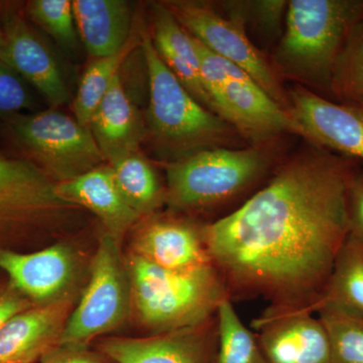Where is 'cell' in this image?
Masks as SVG:
<instances>
[{"instance_id": "obj_1", "label": "cell", "mask_w": 363, "mask_h": 363, "mask_svg": "<svg viewBox=\"0 0 363 363\" xmlns=\"http://www.w3.org/2000/svg\"><path fill=\"white\" fill-rule=\"evenodd\" d=\"M355 172L350 157L303 155L238 209L205 225L210 257L233 302L262 298L272 307L312 312L350 236Z\"/></svg>"}, {"instance_id": "obj_2", "label": "cell", "mask_w": 363, "mask_h": 363, "mask_svg": "<svg viewBox=\"0 0 363 363\" xmlns=\"http://www.w3.org/2000/svg\"><path fill=\"white\" fill-rule=\"evenodd\" d=\"M131 312L150 335L200 326L216 316L228 292L214 264L173 271L128 253Z\"/></svg>"}, {"instance_id": "obj_3", "label": "cell", "mask_w": 363, "mask_h": 363, "mask_svg": "<svg viewBox=\"0 0 363 363\" xmlns=\"http://www.w3.org/2000/svg\"><path fill=\"white\" fill-rule=\"evenodd\" d=\"M140 33L150 88L145 138L157 154L172 162L225 143L233 133L229 123L205 108L179 82L147 30L140 28Z\"/></svg>"}, {"instance_id": "obj_4", "label": "cell", "mask_w": 363, "mask_h": 363, "mask_svg": "<svg viewBox=\"0 0 363 363\" xmlns=\"http://www.w3.org/2000/svg\"><path fill=\"white\" fill-rule=\"evenodd\" d=\"M286 13V32L277 63L286 73L331 92L344 45L363 16V1L292 0Z\"/></svg>"}, {"instance_id": "obj_5", "label": "cell", "mask_w": 363, "mask_h": 363, "mask_svg": "<svg viewBox=\"0 0 363 363\" xmlns=\"http://www.w3.org/2000/svg\"><path fill=\"white\" fill-rule=\"evenodd\" d=\"M267 168L259 149L200 150L167 164L166 203L176 212L221 206L247 192Z\"/></svg>"}, {"instance_id": "obj_6", "label": "cell", "mask_w": 363, "mask_h": 363, "mask_svg": "<svg viewBox=\"0 0 363 363\" xmlns=\"http://www.w3.org/2000/svg\"><path fill=\"white\" fill-rule=\"evenodd\" d=\"M82 210L60 197L56 182L35 162L0 155V247L68 225Z\"/></svg>"}, {"instance_id": "obj_7", "label": "cell", "mask_w": 363, "mask_h": 363, "mask_svg": "<svg viewBox=\"0 0 363 363\" xmlns=\"http://www.w3.org/2000/svg\"><path fill=\"white\" fill-rule=\"evenodd\" d=\"M9 128L28 159L57 184L106 164L90 128L75 117L51 109L13 117Z\"/></svg>"}, {"instance_id": "obj_8", "label": "cell", "mask_w": 363, "mask_h": 363, "mask_svg": "<svg viewBox=\"0 0 363 363\" xmlns=\"http://www.w3.org/2000/svg\"><path fill=\"white\" fill-rule=\"evenodd\" d=\"M130 312V277L121 243L105 233L91 262L89 281L67 320L59 345L88 346L116 330Z\"/></svg>"}, {"instance_id": "obj_9", "label": "cell", "mask_w": 363, "mask_h": 363, "mask_svg": "<svg viewBox=\"0 0 363 363\" xmlns=\"http://www.w3.org/2000/svg\"><path fill=\"white\" fill-rule=\"evenodd\" d=\"M164 4L189 35L215 54L240 66L269 96L288 111L286 95L278 79L248 39L240 21L223 18L203 2L178 0Z\"/></svg>"}, {"instance_id": "obj_10", "label": "cell", "mask_w": 363, "mask_h": 363, "mask_svg": "<svg viewBox=\"0 0 363 363\" xmlns=\"http://www.w3.org/2000/svg\"><path fill=\"white\" fill-rule=\"evenodd\" d=\"M307 309L269 306L253 320L257 341L269 363H331L328 332Z\"/></svg>"}, {"instance_id": "obj_11", "label": "cell", "mask_w": 363, "mask_h": 363, "mask_svg": "<svg viewBox=\"0 0 363 363\" xmlns=\"http://www.w3.org/2000/svg\"><path fill=\"white\" fill-rule=\"evenodd\" d=\"M97 348L112 363H216V316L200 326L147 337L101 339Z\"/></svg>"}, {"instance_id": "obj_12", "label": "cell", "mask_w": 363, "mask_h": 363, "mask_svg": "<svg viewBox=\"0 0 363 363\" xmlns=\"http://www.w3.org/2000/svg\"><path fill=\"white\" fill-rule=\"evenodd\" d=\"M288 111L305 138L344 157L363 161V108L331 101L296 86L290 93Z\"/></svg>"}, {"instance_id": "obj_13", "label": "cell", "mask_w": 363, "mask_h": 363, "mask_svg": "<svg viewBox=\"0 0 363 363\" xmlns=\"http://www.w3.org/2000/svg\"><path fill=\"white\" fill-rule=\"evenodd\" d=\"M0 269L33 305H42L74 293L77 260L64 243L30 253L0 247Z\"/></svg>"}, {"instance_id": "obj_14", "label": "cell", "mask_w": 363, "mask_h": 363, "mask_svg": "<svg viewBox=\"0 0 363 363\" xmlns=\"http://www.w3.org/2000/svg\"><path fill=\"white\" fill-rule=\"evenodd\" d=\"M1 30L6 39L1 61L39 91L52 107L66 104L70 94L61 69L26 18L14 9H4Z\"/></svg>"}, {"instance_id": "obj_15", "label": "cell", "mask_w": 363, "mask_h": 363, "mask_svg": "<svg viewBox=\"0 0 363 363\" xmlns=\"http://www.w3.org/2000/svg\"><path fill=\"white\" fill-rule=\"evenodd\" d=\"M205 225L177 216H149L138 226L131 253L164 269L187 271L213 264Z\"/></svg>"}, {"instance_id": "obj_16", "label": "cell", "mask_w": 363, "mask_h": 363, "mask_svg": "<svg viewBox=\"0 0 363 363\" xmlns=\"http://www.w3.org/2000/svg\"><path fill=\"white\" fill-rule=\"evenodd\" d=\"M75 294L35 305L16 314L0 329V363H37L59 345Z\"/></svg>"}, {"instance_id": "obj_17", "label": "cell", "mask_w": 363, "mask_h": 363, "mask_svg": "<svg viewBox=\"0 0 363 363\" xmlns=\"http://www.w3.org/2000/svg\"><path fill=\"white\" fill-rule=\"evenodd\" d=\"M215 112L252 140H267L283 133L303 135L289 111L255 82L228 81L215 99Z\"/></svg>"}, {"instance_id": "obj_18", "label": "cell", "mask_w": 363, "mask_h": 363, "mask_svg": "<svg viewBox=\"0 0 363 363\" xmlns=\"http://www.w3.org/2000/svg\"><path fill=\"white\" fill-rule=\"evenodd\" d=\"M89 128L107 164L138 152L145 138V121L128 96L121 73L98 105Z\"/></svg>"}, {"instance_id": "obj_19", "label": "cell", "mask_w": 363, "mask_h": 363, "mask_svg": "<svg viewBox=\"0 0 363 363\" xmlns=\"http://www.w3.org/2000/svg\"><path fill=\"white\" fill-rule=\"evenodd\" d=\"M60 197L96 215L119 243L124 234L142 219L117 188L111 167L105 164L73 180L57 184Z\"/></svg>"}, {"instance_id": "obj_20", "label": "cell", "mask_w": 363, "mask_h": 363, "mask_svg": "<svg viewBox=\"0 0 363 363\" xmlns=\"http://www.w3.org/2000/svg\"><path fill=\"white\" fill-rule=\"evenodd\" d=\"M76 28L94 59L111 56L128 44L133 13L123 0H74Z\"/></svg>"}, {"instance_id": "obj_21", "label": "cell", "mask_w": 363, "mask_h": 363, "mask_svg": "<svg viewBox=\"0 0 363 363\" xmlns=\"http://www.w3.org/2000/svg\"><path fill=\"white\" fill-rule=\"evenodd\" d=\"M311 311L363 319V245L348 238Z\"/></svg>"}, {"instance_id": "obj_22", "label": "cell", "mask_w": 363, "mask_h": 363, "mask_svg": "<svg viewBox=\"0 0 363 363\" xmlns=\"http://www.w3.org/2000/svg\"><path fill=\"white\" fill-rule=\"evenodd\" d=\"M109 166L124 200L142 219L152 216L166 202V187L140 152L121 157Z\"/></svg>"}, {"instance_id": "obj_23", "label": "cell", "mask_w": 363, "mask_h": 363, "mask_svg": "<svg viewBox=\"0 0 363 363\" xmlns=\"http://www.w3.org/2000/svg\"><path fill=\"white\" fill-rule=\"evenodd\" d=\"M140 45V33H133L128 44L111 56L94 59L86 69L73 102L74 116L79 123L89 128L98 105L121 73V67L135 47Z\"/></svg>"}, {"instance_id": "obj_24", "label": "cell", "mask_w": 363, "mask_h": 363, "mask_svg": "<svg viewBox=\"0 0 363 363\" xmlns=\"http://www.w3.org/2000/svg\"><path fill=\"white\" fill-rule=\"evenodd\" d=\"M216 321V363H269L260 348L257 335L242 323L230 298H226L219 306Z\"/></svg>"}, {"instance_id": "obj_25", "label": "cell", "mask_w": 363, "mask_h": 363, "mask_svg": "<svg viewBox=\"0 0 363 363\" xmlns=\"http://www.w3.org/2000/svg\"><path fill=\"white\" fill-rule=\"evenodd\" d=\"M331 93L340 104L363 108V16L344 45L334 72Z\"/></svg>"}, {"instance_id": "obj_26", "label": "cell", "mask_w": 363, "mask_h": 363, "mask_svg": "<svg viewBox=\"0 0 363 363\" xmlns=\"http://www.w3.org/2000/svg\"><path fill=\"white\" fill-rule=\"evenodd\" d=\"M28 16L60 45L73 50L78 45V32L70 0H33L26 6Z\"/></svg>"}, {"instance_id": "obj_27", "label": "cell", "mask_w": 363, "mask_h": 363, "mask_svg": "<svg viewBox=\"0 0 363 363\" xmlns=\"http://www.w3.org/2000/svg\"><path fill=\"white\" fill-rule=\"evenodd\" d=\"M328 332L331 363H363V319L320 312Z\"/></svg>"}, {"instance_id": "obj_28", "label": "cell", "mask_w": 363, "mask_h": 363, "mask_svg": "<svg viewBox=\"0 0 363 363\" xmlns=\"http://www.w3.org/2000/svg\"><path fill=\"white\" fill-rule=\"evenodd\" d=\"M32 106L23 79L0 60V114L14 116Z\"/></svg>"}, {"instance_id": "obj_29", "label": "cell", "mask_w": 363, "mask_h": 363, "mask_svg": "<svg viewBox=\"0 0 363 363\" xmlns=\"http://www.w3.org/2000/svg\"><path fill=\"white\" fill-rule=\"evenodd\" d=\"M193 40H194L196 52L199 60L200 76L208 94L213 101L215 111V99L219 96L229 81L224 69L223 59L208 49L195 38H193Z\"/></svg>"}, {"instance_id": "obj_30", "label": "cell", "mask_w": 363, "mask_h": 363, "mask_svg": "<svg viewBox=\"0 0 363 363\" xmlns=\"http://www.w3.org/2000/svg\"><path fill=\"white\" fill-rule=\"evenodd\" d=\"M348 218L351 240L363 245V171L355 172L348 190Z\"/></svg>"}, {"instance_id": "obj_31", "label": "cell", "mask_w": 363, "mask_h": 363, "mask_svg": "<svg viewBox=\"0 0 363 363\" xmlns=\"http://www.w3.org/2000/svg\"><path fill=\"white\" fill-rule=\"evenodd\" d=\"M108 358L88 346L58 345L40 358L37 363H111Z\"/></svg>"}, {"instance_id": "obj_32", "label": "cell", "mask_w": 363, "mask_h": 363, "mask_svg": "<svg viewBox=\"0 0 363 363\" xmlns=\"http://www.w3.org/2000/svg\"><path fill=\"white\" fill-rule=\"evenodd\" d=\"M35 306L11 283L0 281V329L18 313Z\"/></svg>"}, {"instance_id": "obj_33", "label": "cell", "mask_w": 363, "mask_h": 363, "mask_svg": "<svg viewBox=\"0 0 363 363\" xmlns=\"http://www.w3.org/2000/svg\"><path fill=\"white\" fill-rule=\"evenodd\" d=\"M4 50H6V39H4V32L0 26V60L4 56Z\"/></svg>"}]
</instances>
